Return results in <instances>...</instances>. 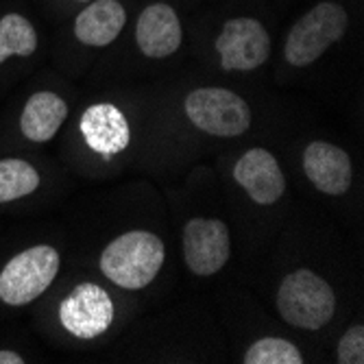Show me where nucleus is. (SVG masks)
Segmentation results:
<instances>
[{
  "label": "nucleus",
  "instance_id": "nucleus-14",
  "mask_svg": "<svg viewBox=\"0 0 364 364\" xmlns=\"http://www.w3.org/2000/svg\"><path fill=\"white\" fill-rule=\"evenodd\" d=\"M127 24V11L118 0H94L75 20V36L85 46L112 44Z\"/></svg>",
  "mask_w": 364,
  "mask_h": 364
},
{
  "label": "nucleus",
  "instance_id": "nucleus-16",
  "mask_svg": "<svg viewBox=\"0 0 364 364\" xmlns=\"http://www.w3.org/2000/svg\"><path fill=\"white\" fill-rule=\"evenodd\" d=\"M38 50V31L22 14H5L0 18V63L11 57H31Z\"/></svg>",
  "mask_w": 364,
  "mask_h": 364
},
{
  "label": "nucleus",
  "instance_id": "nucleus-18",
  "mask_svg": "<svg viewBox=\"0 0 364 364\" xmlns=\"http://www.w3.org/2000/svg\"><path fill=\"white\" fill-rule=\"evenodd\" d=\"M336 358L341 364H362L364 362V325H351L343 334Z\"/></svg>",
  "mask_w": 364,
  "mask_h": 364
},
{
  "label": "nucleus",
  "instance_id": "nucleus-3",
  "mask_svg": "<svg viewBox=\"0 0 364 364\" xmlns=\"http://www.w3.org/2000/svg\"><path fill=\"white\" fill-rule=\"evenodd\" d=\"M277 310L288 325L312 332L332 321L336 294L321 275L299 269L284 277L277 290Z\"/></svg>",
  "mask_w": 364,
  "mask_h": 364
},
{
  "label": "nucleus",
  "instance_id": "nucleus-7",
  "mask_svg": "<svg viewBox=\"0 0 364 364\" xmlns=\"http://www.w3.org/2000/svg\"><path fill=\"white\" fill-rule=\"evenodd\" d=\"M114 301L98 284H79L59 306V321L77 338H98L114 321Z\"/></svg>",
  "mask_w": 364,
  "mask_h": 364
},
{
  "label": "nucleus",
  "instance_id": "nucleus-5",
  "mask_svg": "<svg viewBox=\"0 0 364 364\" xmlns=\"http://www.w3.org/2000/svg\"><path fill=\"white\" fill-rule=\"evenodd\" d=\"M186 116L194 127L218 138L242 136L251 127V107L225 87H198L186 96Z\"/></svg>",
  "mask_w": 364,
  "mask_h": 364
},
{
  "label": "nucleus",
  "instance_id": "nucleus-19",
  "mask_svg": "<svg viewBox=\"0 0 364 364\" xmlns=\"http://www.w3.org/2000/svg\"><path fill=\"white\" fill-rule=\"evenodd\" d=\"M22 362H26L22 353L11 349H0V364H22Z\"/></svg>",
  "mask_w": 364,
  "mask_h": 364
},
{
  "label": "nucleus",
  "instance_id": "nucleus-13",
  "mask_svg": "<svg viewBox=\"0 0 364 364\" xmlns=\"http://www.w3.org/2000/svg\"><path fill=\"white\" fill-rule=\"evenodd\" d=\"M68 118V105L65 101L48 90L36 92L26 98L20 112V134L36 144H44L57 136V131Z\"/></svg>",
  "mask_w": 364,
  "mask_h": 364
},
{
  "label": "nucleus",
  "instance_id": "nucleus-15",
  "mask_svg": "<svg viewBox=\"0 0 364 364\" xmlns=\"http://www.w3.org/2000/svg\"><path fill=\"white\" fill-rule=\"evenodd\" d=\"M42 177L31 161L22 157L0 159V205L14 203L38 192Z\"/></svg>",
  "mask_w": 364,
  "mask_h": 364
},
{
  "label": "nucleus",
  "instance_id": "nucleus-1",
  "mask_svg": "<svg viewBox=\"0 0 364 364\" xmlns=\"http://www.w3.org/2000/svg\"><path fill=\"white\" fill-rule=\"evenodd\" d=\"M166 249L153 231L134 229L114 238L101 255V271L116 286L127 290L146 288L159 273Z\"/></svg>",
  "mask_w": 364,
  "mask_h": 364
},
{
  "label": "nucleus",
  "instance_id": "nucleus-17",
  "mask_svg": "<svg viewBox=\"0 0 364 364\" xmlns=\"http://www.w3.org/2000/svg\"><path fill=\"white\" fill-rule=\"evenodd\" d=\"M245 364H301L304 353L284 338H259L245 353Z\"/></svg>",
  "mask_w": 364,
  "mask_h": 364
},
{
  "label": "nucleus",
  "instance_id": "nucleus-10",
  "mask_svg": "<svg viewBox=\"0 0 364 364\" xmlns=\"http://www.w3.org/2000/svg\"><path fill=\"white\" fill-rule=\"evenodd\" d=\"M304 171L310 183L329 196H341L351 188L353 168L347 151L332 142L316 140L304 151Z\"/></svg>",
  "mask_w": 364,
  "mask_h": 364
},
{
  "label": "nucleus",
  "instance_id": "nucleus-6",
  "mask_svg": "<svg viewBox=\"0 0 364 364\" xmlns=\"http://www.w3.org/2000/svg\"><path fill=\"white\" fill-rule=\"evenodd\" d=\"M214 46L220 55V65L229 73H251L271 57V38L255 18L227 20Z\"/></svg>",
  "mask_w": 364,
  "mask_h": 364
},
{
  "label": "nucleus",
  "instance_id": "nucleus-12",
  "mask_svg": "<svg viewBox=\"0 0 364 364\" xmlns=\"http://www.w3.org/2000/svg\"><path fill=\"white\" fill-rule=\"evenodd\" d=\"M81 134L87 146L98 155H118L131 142V129L124 114L112 103H98L83 112Z\"/></svg>",
  "mask_w": 364,
  "mask_h": 364
},
{
  "label": "nucleus",
  "instance_id": "nucleus-8",
  "mask_svg": "<svg viewBox=\"0 0 364 364\" xmlns=\"http://www.w3.org/2000/svg\"><path fill=\"white\" fill-rule=\"evenodd\" d=\"M231 255L229 229L218 218H192L183 227V257L194 275L218 273Z\"/></svg>",
  "mask_w": 364,
  "mask_h": 364
},
{
  "label": "nucleus",
  "instance_id": "nucleus-4",
  "mask_svg": "<svg viewBox=\"0 0 364 364\" xmlns=\"http://www.w3.org/2000/svg\"><path fill=\"white\" fill-rule=\"evenodd\" d=\"M349 16L338 3H318L304 18H299L284 46V57L292 65H310L314 63L329 46L336 44L347 31Z\"/></svg>",
  "mask_w": 364,
  "mask_h": 364
},
{
  "label": "nucleus",
  "instance_id": "nucleus-2",
  "mask_svg": "<svg viewBox=\"0 0 364 364\" xmlns=\"http://www.w3.org/2000/svg\"><path fill=\"white\" fill-rule=\"evenodd\" d=\"M59 251L50 245H33L11 255L0 269V304L28 306L42 296L59 273Z\"/></svg>",
  "mask_w": 364,
  "mask_h": 364
},
{
  "label": "nucleus",
  "instance_id": "nucleus-11",
  "mask_svg": "<svg viewBox=\"0 0 364 364\" xmlns=\"http://www.w3.org/2000/svg\"><path fill=\"white\" fill-rule=\"evenodd\" d=\"M183 40V31L177 11L166 3L149 5L136 24V42L142 55L164 59L177 53Z\"/></svg>",
  "mask_w": 364,
  "mask_h": 364
},
{
  "label": "nucleus",
  "instance_id": "nucleus-9",
  "mask_svg": "<svg viewBox=\"0 0 364 364\" xmlns=\"http://www.w3.org/2000/svg\"><path fill=\"white\" fill-rule=\"evenodd\" d=\"M234 179L259 205L277 203L286 192V177L279 161L264 149H251L236 161Z\"/></svg>",
  "mask_w": 364,
  "mask_h": 364
}]
</instances>
